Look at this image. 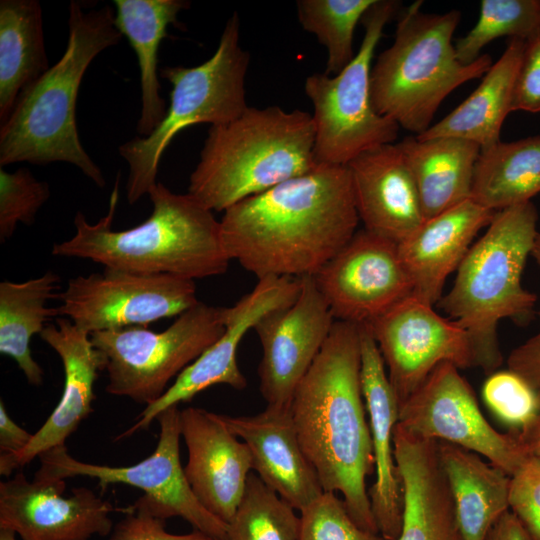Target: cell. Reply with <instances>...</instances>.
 <instances>
[{
    "mask_svg": "<svg viewBox=\"0 0 540 540\" xmlns=\"http://www.w3.org/2000/svg\"><path fill=\"white\" fill-rule=\"evenodd\" d=\"M347 165L312 171L224 211L220 233L230 260L258 279L314 276L359 223Z\"/></svg>",
    "mask_w": 540,
    "mask_h": 540,
    "instance_id": "obj_1",
    "label": "cell"
},
{
    "mask_svg": "<svg viewBox=\"0 0 540 540\" xmlns=\"http://www.w3.org/2000/svg\"><path fill=\"white\" fill-rule=\"evenodd\" d=\"M290 412L323 490L340 492L356 524L379 533L366 490L374 458L361 386L360 325L335 321L294 391Z\"/></svg>",
    "mask_w": 540,
    "mask_h": 540,
    "instance_id": "obj_2",
    "label": "cell"
},
{
    "mask_svg": "<svg viewBox=\"0 0 540 540\" xmlns=\"http://www.w3.org/2000/svg\"><path fill=\"white\" fill-rule=\"evenodd\" d=\"M119 177L107 214L91 224L77 212L75 234L52 247V255L88 259L105 268L139 274H169L203 279L224 274L229 266L220 221L190 194H177L160 182L150 190L151 215L141 224L115 231Z\"/></svg>",
    "mask_w": 540,
    "mask_h": 540,
    "instance_id": "obj_3",
    "label": "cell"
},
{
    "mask_svg": "<svg viewBox=\"0 0 540 540\" xmlns=\"http://www.w3.org/2000/svg\"><path fill=\"white\" fill-rule=\"evenodd\" d=\"M71 1L68 41L62 57L18 96L0 129V167L28 162H66L104 187L101 169L82 146L76 122L77 96L86 70L95 57L117 45L122 34L110 5L85 9Z\"/></svg>",
    "mask_w": 540,
    "mask_h": 540,
    "instance_id": "obj_4",
    "label": "cell"
},
{
    "mask_svg": "<svg viewBox=\"0 0 540 540\" xmlns=\"http://www.w3.org/2000/svg\"><path fill=\"white\" fill-rule=\"evenodd\" d=\"M314 141L312 114L248 107L234 121L209 128L188 194L212 212H224L315 169Z\"/></svg>",
    "mask_w": 540,
    "mask_h": 540,
    "instance_id": "obj_5",
    "label": "cell"
},
{
    "mask_svg": "<svg viewBox=\"0 0 540 540\" xmlns=\"http://www.w3.org/2000/svg\"><path fill=\"white\" fill-rule=\"evenodd\" d=\"M530 201L495 212L486 232L468 250L440 308L467 332L476 367L485 374L503 362L497 327L501 319L527 324L537 296L522 286V273L537 229Z\"/></svg>",
    "mask_w": 540,
    "mask_h": 540,
    "instance_id": "obj_6",
    "label": "cell"
},
{
    "mask_svg": "<svg viewBox=\"0 0 540 540\" xmlns=\"http://www.w3.org/2000/svg\"><path fill=\"white\" fill-rule=\"evenodd\" d=\"M415 1L398 17L392 45L371 69V102L375 111L416 135L425 132L444 99L462 84L485 75L489 54L471 64L456 55L453 35L461 12L427 13Z\"/></svg>",
    "mask_w": 540,
    "mask_h": 540,
    "instance_id": "obj_7",
    "label": "cell"
},
{
    "mask_svg": "<svg viewBox=\"0 0 540 540\" xmlns=\"http://www.w3.org/2000/svg\"><path fill=\"white\" fill-rule=\"evenodd\" d=\"M249 62L250 55L240 44L239 15L234 12L208 60L194 67L160 69V76L172 86L164 119L150 135L133 138L118 149L129 166L126 193L130 205L157 184L160 160L178 133L197 124H227L245 112L249 107L245 89Z\"/></svg>",
    "mask_w": 540,
    "mask_h": 540,
    "instance_id": "obj_8",
    "label": "cell"
},
{
    "mask_svg": "<svg viewBox=\"0 0 540 540\" xmlns=\"http://www.w3.org/2000/svg\"><path fill=\"white\" fill-rule=\"evenodd\" d=\"M399 5L376 0L361 20L364 36L353 60L337 75L315 73L306 78L317 164L348 165L360 154L397 139L398 124L373 108L370 78L375 49Z\"/></svg>",
    "mask_w": 540,
    "mask_h": 540,
    "instance_id": "obj_9",
    "label": "cell"
},
{
    "mask_svg": "<svg viewBox=\"0 0 540 540\" xmlns=\"http://www.w3.org/2000/svg\"><path fill=\"white\" fill-rule=\"evenodd\" d=\"M225 308L199 302L164 331L144 326L97 331L92 344L106 357V392L150 405L225 330Z\"/></svg>",
    "mask_w": 540,
    "mask_h": 540,
    "instance_id": "obj_10",
    "label": "cell"
},
{
    "mask_svg": "<svg viewBox=\"0 0 540 540\" xmlns=\"http://www.w3.org/2000/svg\"><path fill=\"white\" fill-rule=\"evenodd\" d=\"M160 435L153 453L130 466H109L83 462L72 457L67 447H54L39 455L40 468L34 478L65 480L76 476L95 478L102 487L122 483L141 489L138 500L156 517H181L194 530L217 540H228V524L210 513L197 499L180 461V410L171 406L156 418Z\"/></svg>",
    "mask_w": 540,
    "mask_h": 540,
    "instance_id": "obj_11",
    "label": "cell"
},
{
    "mask_svg": "<svg viewBox=\"0 0 540 540\" xmlns=\"http://www.w3.org/2000/svg\"><path fill=\"white\" fill-rule=\"evenodd\" d=\"M450 362L439 364L399 407L397 425L487 458L509 476L529 456L516 431L501 433L482 414L472 387Z\"/></svg>",
    "mask_w": 540,
    "mask_h": 540,
    "instance_id": "obj_12",
    "label": "cell"
},
{
    "mask_svg": "<svg viewBox=\"0 0 540 540\" xmlns=\"http://www.w3.org/2000/svg\"><path fill=\"white\" fill-rule=\"evenodd\" d=\"M194 280L169 274H139L105 268L68 281L56 307L89 334L144 326L179 316L198 304Z\"/></svg>",
    "mask_w": 540,
    "mask_h": 540,
    "instance_id": "obj_13",
    "label": "cell"
},
{
    "mask_svg": "<svg viewBox=\"0 0 540 540\" xmlns=\"http://www.w3.org/2000/svg\"><path fill=\"white\" fill-rule=\"evenodd\" d=\"M366 325L387 367L399 407L439 364L476 367L464 328L412 294Z\"/></svg>",
    "mask_w": 540,
    "mask_h": 540,
    "instance_id": "obj_14",
    "label": "cell"
},
{
    "mask_svg": "<svg viewBox=\"0 0 540 540\" xmlns=\"http://www.w3.org/2000/svg\"><path fill=\"white\" fill-rule=\"evenodd\" d=\"M313 277L335 321L357 325L412 294L398 244L364 228Z\"/></svg>",
    "mask_w": 540,
    "mask_h": 540,
    "instance_id": "obj_15",
    "label": "cell"
},
{
    "mask_svg": "<svg viewBox=\"0 0 540 540\" xmlns=\"http://www.w3.org/2000/svg\"><path fill=\"white\" fill-rule=\"evenodd\" d=\"M335 319L313 276L300 278L293 303L255 325L262 357L259 390L267 405L290 407L294 391L327 340Z\"/></svg>",
    "mask_w": 540,
    "mask_h": 540,
    "instance_id": "obj_16",
    "label": "cell"
},
{
    "mask_svg": "<svg viewBox=\"0 0 540 540\" xmlns=\"http://www.w3.org/2000/svg\"><path fill=\"white\" fill-rule=\"evenodd\" d=\"M300 292V278L265 277L234 305L225 308V330L220 338L190 364L166 392L147 405L138 420L117 440L148 428L171 406L190 401L195 395L217 384L243 390L247 380L237 363L238 346L250 329L267 313L290 305Z\"/></svg>",
    "mask_w": 540,
    "mask_h": 540,
    "instance_id": "obj_17",
    "label": "cell"
},
{
    "mask_svg": "<svg viewBox=\"0 0 540 540\" xmlns=\"http://www.w3.org/2000/svg\"><path fill=\"white\" fill-rule=\"evenodd\" d=\"M65 480L34 478L22 471L0 482V529L21 540H88L113 530V505L86 487L64 497Z\"/></svg>",
    "mask_w": 540,
    "mask_h": 540,
    "instance_id": "obj_18",
    "label": "cell"
},
{
    "mask_svg": "<svg viewBox=\"0 0 540 540\" xmlns=\"http://www.w3.org/2000/svg\"><path fill=\"white\" fill-rule=\"evenodd\" d=\"M40 337L62 361L63 392L29 444L17 453L0 455V474L4 476H10L40 454L65 445L66 439L93 411L94 383L99 371L106 368V357L92 344L90 334L66 317H57L56 325H47Z\"/></svg>",
    "mask_w": 540,
    "mask_h": 540,
    "instance_id": "obj_19",
    "label": "cell"
},
{
    "mask_svg": "<svg viewBox=\"0 0 540 540\" xmlns=\"http://www.w3.org/2000/svg\"><path fill=\"white\" fill-rule=\"evenodd\" d=\"M180 432L188 452L184 472L192 491L210 513L228 524L252 470L249 448L219 414L202 408L180 410Z\"/></svg>",
    "mask_w": 540,
    "mask_h": 540,
    "instance_id": "obj_20",
    "label": "cell"
},
{
    "mask_svg": "<svg viewBox=\"0 0 540 540\" xmlns=\"http://www.w3.org/2000/svg\"><path fill=\"white\" fill-rule=\"evenodd\" d=\"M361 386L374 458L375 482L369 492L379 533L397 540L403 523V487L394 450L399 405L370 329L360 325Z\"/></svg>",
    "mask_w": 540,
    "mask_h": 540,
    "instance_id": "obj_21",
    "label": "cell"
},
{
    "mask_svg": "<svg viewBox=\"0 0 540 540\" xmlns=\"http://www.w3.org/2000/svg\"><path fill=\"white\" fill-rule=\"evenodd\" d=\"M219 417L249 448L257 476L295 510L324 492L302 450L290 407L267 405L254 415Z\"/></svg>",
    "mask_w": 540,
    "mask_h": 540,
    "instance_id": "obj_22",
    "label": "cell"
},
{
    "mask_svg": "<svg viewBox=\"0 0 540 540\" xmlns=\"http://www.w3.org/2000/svg\"><path fill=\"white\" fill-rule=\"evenodd\" d=\"M347 167L364 229L399 244L424 222L419 192L398 143L368 150Z\"/></svg>",
    "mask_w": 540,
    "mask_h": 540,
    "instance_id": "obj_23",
    "label": "cell"
},
{
    "mask_svg": "<svg viewBox=\"0 0 540 540\" xmlns=\"http://www.w3.org/2000/svg\"><path fill=\"white\" fill-rule=\"evenodd\" d=\"M495 212L468 199L424 222L398 244L412 295L435 305L448 276L458 269L477 233Z\"/></svg>",
    "mask_w": 540,
    "mask_h": 540,
    "instance_id": "obj_24",
    "label": "cell"
},
{
    "mask_svg": "<svg viewBox=\"0 0 540 540\" xmlns=\"http://www.w3.org/2000/svg\"><path fill=\"white\" fill-rule=\"evenodd\" d=\"M415 180L424 219L468 199L481 147L455 137H405L398 143Z\"/></svg>",
    "mask_w": 540,
    "mask_h": 540,
    "instance_id": "obj_25",
    "label": "cell"
},
{
    "mask_svg": "<svg viewBox=\"0 0 540 540\" xmlns=\"http://www.w3.org/2000/svg\"><path fill=\"white\" fill-rule=\"evenodd\" d=\"M437 453L463 540H486L509 510L510 476L477 453L445 441H437Z\"/></svg>",
    "mask_w": 540,
    "mask_h": 540,
    "instance_id": "obj_26",
    "label": "cell"
},
{
    "mask_svg": "<svg viewBox=\"0 0 540 540\" xmlns=\"http://www.w3.org/2000/svg\"><path fill=\"white\" fill-rule=\"evenodd\" d=\"M403 523L397 540H463L437 452L415 447L397 456Z\"/></svg>",
    "mask_w": 540,
    "mask_h": 540,
    "instance_id": "obj_27",
    "label": "cell"
},
{
    "mask_svg": "<svg viewBox=\"0 0 540 540\" xmlns=\"http://www.w3.org/2000/svg\"><path fill=\"white\" fill-rule=\"evenodd\" d=\"M524 47L525 40L509 39L504 52L485 73L479 86L444 118L416 136L461 138L478 144L481 149L501 141L502 125L512 111L513 90Z\"/></svg>",
    "mask_w": 540,
    "mask_h": 540,
    "instance_id": "obj_28",
    "label": "cell"
},
{
    "mask_svg": "<svg viewBox=\"0 0 540 540\" xmlns=\"http://www.w3.org/2000/svg\"><path fill=\"white\" fill-rule=\"evenodd\" d=\"M114 24L134 50L140 72L141 110L137 132L150 135L165 117L167 107L160 95L158 52L168 36V26L189 7L183 0H114Z\"/></svg>",
    "mask_w": 540,
    "mask_h": 540,
    "instance_id": "obj_29",
    "label": "cell"
},
{
    "mask_svg": "<svg viewBox=\"0 0 540 540\" xmlns=\"http://www.w3.org/2000/svg\"><path fill=\"white\" fill-rule=\"evenodd\" d=\"M38 0L0 1V122L19 94L49 69Z\"/></svg>",
    "mask_w": 540,
    "mask_h": 540,
    "instance_id": "obj_30",
    "label": "cell"
},
{
    "mask_svg": "<svg viewBox=\"0 0 540 540\" xmlns=\"http://www.w3.org/2000/svg\"><path fill=\"white\" fill-rule=\"evenodd\" d=\"M540 193V135L482 148L470 199L497 212L530 202Z\"/></svg>",
    "mask_w": 540,
    "mask_h": 540,
    "instance_id": "obj_31",
    "label": "cell"
},
{
    "mask_svg": "<svg viewBox=\"0 0 540 540\" xmlns=\"http://www.w3.org/2000/svg\"><path fill=\"white\" fill-rule=\"evenodd\" d=\"M59 279L49 271L21 283H0V352L16 361L32 385L42 384L43 370L31 355L30 341L40 335L47 320L59 317L57 308L47 306Z\"/></svg>",
    "mask_w": 540,
    "mask_h": 540,
    "instance_id": "obj_32",
    "label": "cell"
},
{
    "mask_svg": "<svg viewBox=\"0 0 540 540\" xmlns=\"http://www.w3.org/2000/svg\"><path fill=\"white\" fill-rule=\"evenodd\" d=\"M376 0H298L297 16L304 30L327 50L325 74L337 75L355 57L356 25Z\"/></svg>",
    "mask_w": 540,
    "mask_h": 540,
    "instance_id": "obj_33",
    "label": "cell"
},
{
    "mask_svg": "<svg viewBox=\"0 0 540 540\" xmlns=\"http://www.w3.org/2000/svg\"><path fill=\"white\" fill-rule=\"evenodd\" d=\"M228 540H300L295 509L250 473L243 497L227 527Z\"/></svg>",
    "mask_w": 540,
    "mask_h": 540,
    "instance_id": "obj_34",
    "label": "cell"
},
{
    "mask_svg": "<svg viewBox=\"0 0 540 540\" xmlns=\"http://www.w3.org/2000/svg\"><path fill=\"white\" fill-rule=\"evenodd\" d=\"M539 29L540 0H482L476 24L456 41V55L468 65L493 40L504 36L526 40Z\"/></svg>",
    "mask_w": 540,
    "mask_h": 540,
    "instance_id": "obj_35",
    "label": "cell"
},
{
    "mask_svg": "<svg viewBox=\"0 0 540 540\" xmlns=\"http://www.w3.org/2000/svg\"><path fill=\"white\" fill-rule=\"evenodd\" d=\"M50 197L49 185L36 179L28 168L14 172L0 168V242L9 240L18 223H34L39 209Z\"/></svg>",
    "mask_w": 540,
    "mask_h": 540,
    "instance_id": "obj_36",
    "label": "cell"
},
{
    "mask_svg": "<svg viewBox=\"0 0 540 540\" xmlns=\"http://www.w3.org/2000/svg\"><path fill=\"white\" fill-rule=\"evenodd\" d=\"M482 396L496 417L514 430L525 427L540 412L536 390L509 369L488 375Z\"/></svg>",
    "mask_w": 540,
    "mask_h": 540,
    "instance_id": "obj_37",
    "label": "cell"
},
{
    "mask_svg": "<svg viewBox=\"0 0 540 540\" xmlns=\"http://www.w3.org/2000/svg\"><path fill=\"white\" fill-rule=\"evenodd\" d=\"M300 513V540H387L360 528L334 492L324 491Z\"/></svg>",
    "mask_w": 540,
    "mask_h": 540,
    "instance_id": "obj_38",
    "label": "cell"
},
{
    "mask_svg": "<svg viewBox=\"0 0 540 540\" xmlns=\"http://www.w3.org/2000/svg\"><path fill=\"white\" fill-rule=\"evenodd\" d=\"M508 502L529 540H540V457L528 456L510 476Z\"/></svg>",
    "mask_w": 540,
    "mask_h": 540,
    "instance_id": "obj_39",
    "label": "cell"
},
{
    "mask_svg": "<svg viewBox=\"0 0 540 540\" xmlns=\"http://www.w3.org/2000/svg\"><path fill=\"white\" fill-rule=\"evenodd\" d=\"M125 514L113 527L110 540H217L198 530L188 534L169 533L166 520L153 515L138 499L125 509Z\"/></svg>",
    "mask_w": 540,
    "mask_h": 540,
    "instance_id": "obj_40",
    "label": "cell"
},
{
    "mask_svg": "<svg viewBox=\"0 0 540 540\" xmlns=\"http://www.w3.org/2000/svg\"><path fill=\"white\" fill-rule=\"evenodd\" d=\"M512 111L540 112V29L525 40L513 90Z\"/></svg>",
    "mask_w": 540,
    "mask_h": 540,
    "instance_id": "obj_41",
    "label": "cell"
},
{
    "mask_svg": "<svg viewBox=\"0 0 540 540\" xmlns=\"http://www.w3.org/2000/svg\"><path fill=\"white\" fill-rule=\"evenodd\" d=\"M507 366L535 390L540 387V332L510 352Z\"/></svg>",
    "mask_w": 540,
    "mask_h": 540,
    "instance_id": "obj_42",
    "label": "cell"
},
{
    "mask_svg": "<svg viewBox=\"0 0 540 540\" xmlns=\"http://www.w3.org/2000/svg\"><path fill=\"white\" fill-rule=\"evenodd\" d=\"M33 434L17 425L8 415L3 401H0V450L1 454H14L23 450Z\"/></svg>",
    "mask_w": 540,
    "mask_h": 540,
    "instance_id": "obj_43",
    "label": "cell"
},
{
    "mask_svg": "<svg viewBox=\"0 0 540 540\" xmlns=\"http://www.w3.org/2000/svg\"><path fill=\"white\" fill-rule=\"evenodd\" d=\"M486 540H529V538L519 520L508 510L493 525Z\"/></svg>",
    "mask_w": 540,
    "mask_h": 540,
    "instance_id": "obj_44",
    "label": "cell"
},
{
    "mask_svg": "<svg viewBox=\"0 0 540 540\" xmlns=\"http://www.w3.org/2000/svg\"><path fill=\"white\" fill-rule=\"evenodd\" d=\"M526 451L530 456L540 457V412L520 430H515Z\"/></svg>",
    "mask_w": 540,
    "mask_h": 540,
    "instance_id": "obj_45",
    "label": "cell"
},
{
    "mask_svg": "<svg viewBox=\"0 0 540 540\" xmlns=\"http://www.w3.org/2000/svg\"><path fill=\"white\" fill-rule=\"evenodd\" d=\"M530 255L533 257L535 262L540 267V230H538L535 236ZM539 319H540V311H539Z\"/></svg>",
    "mask_w": 540,
    "mask_h": 540,
    "instance_id": "obj_46",
    "label": "cell"
},
{
    "mask_svg": "<svg viewBox=\"0 0 540 540\" xmlns=\"http://www.w3.org/2000/svg\"><path fill=\"white\" fill-rule=\"evenodd\" d=\"M0 540H17V538L13 531L0 529Z\"/></svg>",
    "mask_w": 540,
    "mask_h": 540,
    "instance_id": "obj_47",
    "label": "cell"
},
{
    "mask_svg": "<svg viewBox=\"0 0 540 540\" xmlns=\"http://www.w3.org/2000/svg\"><path fill=\"white\" fill-rule=\"evenodd\" d=\"M536 392H537L538 401H539V407H540V387L538 389H536Z\"/></svg>",
    "mask_w": 540,
    "mask_h": 540,
    "instance_id": "obj_48",
    "label": "cell"
}]
</instances>
